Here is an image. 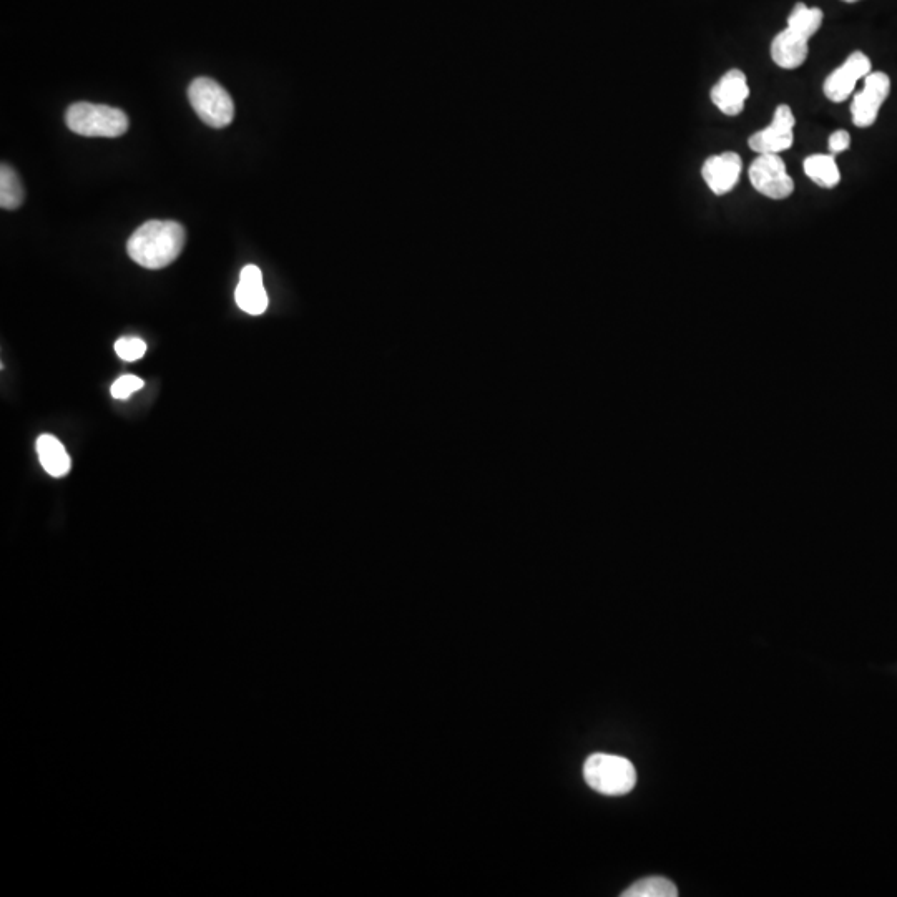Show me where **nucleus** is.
<instances>
[{
  "instance_id": "f257e3e1",
  "label": "nucleus",
  "mask_w": 897,
  "mask_h": 897,
  "mask_svg": "<svg viewBox=\"0 0 897 897\" xmlns=\"http://www.w3.org/2000/svg\"><path fill=\"white\" fill-rule=\"evenodd\" d=\"M187 233L172 220H150L140 226L127 243V251L137 265L162 270L182 255Z\"/></svg>"
},
{
  "instance_id": "f03ea898",
  "label": "nucleus",
  "mask_w": 897,
  "mask_h": 897,
  "mask_svg": "<svg viewBox=\"0 0 897 897\" xmlns=\"http://www.w3.org/2000/svg\"><path fill=\"white\" fill-rule=\"evenodd\" d=\"M584 778L600 795L623 796L637 785V770L623 756L595 753L585 761Z\"/></svg>"
},
{
  "instance_id": "7ed1b4c3",
  "label": "nucleus",
  "mask_w": 897,
  "mask_h": 897,
  "mask_svg": "<svg viewBox=\"0 0 897 897\" xmlns=\"http://www.w3.org/2000/svg\"><path fill=\"white\" fill-rule=\"evenodd\" d=\"M65 123L84 137L117 138L128 130L127 113L108 105L79 102L65 112Z\"/></svg>"
},
{
  "instance_id": "20e7f679",
  "label": "nucleus",
  "mask_w": 897,
  "mask_h": 897,
  "mask_svg": "<svg viewBox=\"0 0 897 897\" xmlns=\"http://www.w3.org/2000/svg\"><path fill=\"white\" fill-rule=\"evenodd\" d=\"M188 99L198 117L211 128H225L235 118L231 95L215 80L200 77L188 89Z\"/></svg>"
},
{
  "instance_id": "39448f33",
  "label": "nucleus",
  "mask_w": 897,
  "mask_h": 897,
  "mask_svg": "<svg viewBox=\"0 0 897 897\" xmlns=\"http://www.w3.org/2000/svg\"><path fill=\"white\" fill-rule=\"evenodd\" d=\"M748 175L756 192L771 200H786L795 190V182L778 153H760L751 163Z\"/></svg>"
},
{
  "instance_id": "423d86ee",
  "label": "nucleus",
  "mask_w": 897,
  "mask_h": 897,
  "mask_svg": "<svg viewBox=\"0 0 897 897\" xmlns=\"http://www.w3.org/2000/svg\"><path fill=\"white\" fill-rule=\"evenodd\" d=\"M891 94V79L884 72H874L864 79V90L856 95L851 105L853 123L868 128L878 120L879 110Z\"/></svg>"
},
{
  "instance_id": "0eeeda50",
  "label": "nucleus",
  "mask_w": 897,
  "mask_h": 897,
  "mask_svg": "<svg viewBox=\"0 0 897 897\" xmlns=\"http://www.w3.org/2000/svg\"><path fill=\"white\" fill-rule=\"evenodd\" d=\"M869 74H871V60L868 55L854 52L839 69L834 70L833 74L824 80V95L831 102H844L853 94L859 80L866 79Z\"/></svg>"
},
{
  "instance_id": "6e6552de",
  "label": "nucleus",
  "mask_w": 897,
  "mask_h": 897,
  "mask_svg": "<svg viewBox=\"0 0 897 897\" xmlns=\"http://www.w3.org/2000/svg\"><path fill=\"white\" fill-rule=\"evenodd\" d=\"M795 115L788 105H780L775 110V117L770 127L756 132L748 140L751 150L756 153H781L793 145V128H795Z\"/></svg>"
},
{
  "instance_id": "1a4fd4ad",
  "label": "nucleus",
  "mask_w": 897,
  "mask_h": 897,
  "mask_svg": "<svg viewBox=\"0 0 897 897\" xmlns=\"http://www.w3.org/2000/svg\"><path fill=\"white\" fill-rule=\"evenodd\" d=\"M741 168H743V163H741L740 155L735 152H725L708 158L701 167V175L711 192L721 197L736 187V183L740 180Z\"/></svg>"
},
{
  "instance_id": "9d476101",
  "label": "nucleus",
  "mask_w": 897,
  "mask_h": 897,
  "mask_svg": "<svg viewBox=\"0 0 897 897\" xmlns=\"http://www.w3.org/2000/svg\"><path fill=\"white\" fill-rule=\"evenodd\" d=\"M748 97H750V87L746 82V75L738 69L728 70L721 77L720 82L711 89V102L730 117L740 115L745 110V102Z\"/></svg>"
},
{
  "instance_id": "9b49d317",
  "label": "nucleus",
  "mask_w": 897,
  "mask_h": 897,
  "mask_svg": "<svg viewBox=\"0 0 897 897\" xmlns=\"http://www.w3.org/2000/svg\"><path fill=\"white\" fill-rule=\"evenodd\" d=\"M809 39H811L809 35L803 34L793 27H786L783 32L776 35L771 44L773 62L781 69H798L808 57Z\"/></svg>"
},
{
  "instance_id": "f8f14e48",
  "label": "nucleus",
  "mask_w": 897,
  "mask_h": 897,
  "mask_svg": "<svg viewBox=\"0 0 897 897\" xmlns=\"http://www.w3.org/2000/svg\"><path fill=\"white\" fill-rule=\"evenodd\" d=\"M236 304L251 316H260L268 308V295L263 286V273L255 265L241 270L240 283L235 291Z\"/></svg>"
},
{
  "instance_id": "ddd939ff",
  "label": "nucleus",
  "mask_w": 897,
  "mask_h": 897,
  "mask_svg": "<svg viewBox=\"0 0 897 897\" xmlns=\"http://www.w3.org/2000/svg\"><path fill=\"white\" fill-rule=\"evenodd\" d=\"M37 454H39L40 464L49 476L64 477L69 474L72 461L65 451L64 444L57 437L52 434H42L37 439Z\"/></svg>"
},
{
  "instance_id": "4468645a",
  "label": "nucleus",
  "mask_w": 897,
  "mask_h": 897,
  "mask_svg": "<svg viewBox=\"0 0 897 897\" xmlns=\"http://www.w3.org/2000/svg\"><path fill=\"white\" fill-rule=\"evenodd\" d=\"M804 173L818 187L834 188L841 182V173L834 155H811L804 160Z\"/></svg>"
},
{
  "instance_id": "2eb2a0df",
  "label": "nucleus",
  "mask_w": 897,
  "mask_h": 897,
  "mask_svg": "<svg viewBox=\"0 0 897 897\" xmlns=\"http://www.w3.org/2000/svg\"><path fill=\"white\" fill-rule=\"evenodd\" d=\"M24 187L19 175L9 165L0 168V206L4 210H17L24 203Z\"/></svg>"
},
{
  "instance_id": "dca6fc26",
  "label": "nucleus",
  "mask_w": 897,
  "mask_h": 897,
  "mask_svg": "<svg viewBox=\"0 0 897 897\" xmlns=\"http://www.w3.org/2000/svg\"><path fill=\"white\" fill-rule=\"evenodd\" d=\"M623 897H677L678 889L667 878H645L632 884Z\"/></svg>"
},
{
  "instance_id": "f3484780",
  "label": "nucleus",
  "mask_w": 897,
  "mask_h": 897,
  "mask_svg": "<svg viewBox=\"0 0 897 897\" xmlns=\"http://www.w3.org/2000/svg\"><path fill=\"white\" fill-rule=\"evenodd\" d=\"M823 19V10L818 9V7H808V5L799 2V4L795 5V9L791 12L790 17H788V27H793V29L813 37L818 32L819 27L823 25Z\"/></svg>"
},
{
  "instance_id": "a211bd4d",
  "label": "nucleus",
  "mask_w": 897,
  "mask_h": 897,
  "mask_svg": "<svg viewBox=\"0 0 897 897\" xmlns=\"http://www.w3.org/2000/svg\"><path fill=\"white\" fill-rule=\"evenodd\" d=\"M115 351H117L118 356L123 361L133 363V361H138V359H142L145 356L147 344H145L143 339L128 336V338L118 339L117 343H115Z\"/></svg>"
},
{
  "instance_id": "6ab92c4d",
  "label": "nucleus",
  "mask_w": 897,
  "mask_h": 897,
  "mask_svg": "<svg viewBox=\"0 0 897 897\" xmlns=\"http://www.w3.org/2000/svg\"><path fill=\"white\" fill-rule=\"evenodd\" d=\"M145 386L142 379L137 378V376H122V378H118L115 383H113L112 396L115 399H128L132 396L133 393H137L140 389Z\"/></svg>"
},
{
  "instance_id": "aec40b11",
  "label": "nucleus",
  "mask_w": 897,
  "mask_h": 897,
  "mask_svg": "<svg viewBox=\"0 0 897 897\" xmlns=\"http://www.w3.org/2000/svg\"><path fill=\"white\" fill-rule=\"evenodd\" d=\"M828 147L831 155L846 152V150L851 147V135H849L846 130H838V132H834L833 135L829 137Z\"/></svg>"
},
{
  "instance_id": "412c9836",
  "label": "nucleus",
  "mask_w": 897,
  "mask_h": 897,
  "mask_svg": "<svg viewBox=\"0 0 897 897\" xmlns=\"http://www.w3.org/2000/svg\"><path fill=\"white\" fill-rule=\"evenodd\" d=\"M843 2H848V4H854V2H859V0H843Z\"/></svg>"
}]
</instances>
